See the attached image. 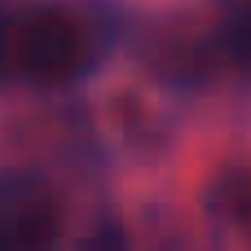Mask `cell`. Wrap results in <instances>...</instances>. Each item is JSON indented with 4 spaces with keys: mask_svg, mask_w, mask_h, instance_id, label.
<instances>
[{
    "mask_svg": "<svg viewBox=\"0 0 251 251\" xmlns=\"http://www.w3.org/2000/svg\"><path fill=\"white\" fill-rule=\"evenodd\" d=\"M97 57L93 26L66 4H31L0 31V62L40 88H66L88 75Z\"/></svg>",
    "mask_w": 251,
    "mask_h": 251,
    "instance_id": "1",
    "label": "cell"
},
{
    "mask_svg": "<svg viewBox=\"0 0 251 251\" xmlns=\"http://www.w3.org/2000/svg\"><path fill=\"white\" fill-rule=\"evenodd\" d=\"M62 238V207L53 194H26L0 207V251H53Z\"/></svg>",
    "mask_w": 251,
    "mask_h": 251,
    "instance_id": "2",
    "label": "cell"
},
{
    "mask_svg": "<svg viewBox=\"0 0 251 251\" xmlns=\"http://www.w3.org/2000/svg\"><path fill=\"white\" fill-rule=\"evenodd\" d=\"M216 199H221V212L229 221H238L243 229H251V172L247 176H229Z\"/></svg>",
    "mask_w": 251,
    "mask_h": 251,
    "instance_id": "3",
    "label": "cell"
}]
</instances>
